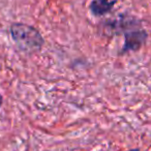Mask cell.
Listing matches in <instances>:
<instances>
[{
	"instance_id": "1",
	"label": "cell",
	"mask_w": 151,
	"mask_h": 151,
	"mask_svg": "<svg viewBox=\"0 0 151 151\" xmlns=\"http://www.w3.org/2000/svg\"><path fill=\"white\" fill-rule=\"evenodd\" d=\"M12 38L25 51H40L45 45L40 32L33 26L24 23H14L9 28Z\"/></svg>"
},
{
	"instance_id": "2",
	"label": "cell",
	"mask_w": 151,
	"mask_h": 151,
	"mask_svg": "<svg viewBox=\"0 0 151 151\" xmlns=\"http://www.w3.org/2000/svg\"><path fill=\"white\" fill-rule=\"evenodd\" d=\"M147 38L148 34L144 29H132L124 32V44L120 54L130 51H139L145 45Z\"/></svg>"
},
{
	"instance_id": "3",
	"label": "cell",
	"mask_w": 151,
	"mask_h": 151,
	"mask_svg": "<svg viewBox=\"0 0 151 151\" xmlns=\"http://www.w3.org/2000/svg\"><path fill=\"white\" fill-rule=\"evenodd\" d=\"M117 0H92L89 5L90 13L95 17H103L113 9Z\"/></svg>"
},
{
	"instance_id": "4",
	"label": "cell",
	"mask_w": 151,
	"mask_h": 151,
	"mask_svg": "<svg viewBox=\"0 0 151 151\" xmlns=\"http://www.w3.org/2000/svg\"><path fill=\"white\" fill-rule=\"evenodd\" d=\"M2 104H3V97H2V95L0 94V108H1V106H2Z\"/></svg>"
},
{
	"instance_id": "5",
	"label": "cell",
	"mask_w": 151,
	"mask_h": 151,
	"mask_svg": "<svg viewBox=\"0 0 151 151\" xmlns=\"http://www.w3.org/2000/svg\"><path fill=\"white\" fill-rule=\"evenodd\" d=\"M127 151H140L139 148H134V149H130V150H127Z\"/></svg>"
}]
</instances>
